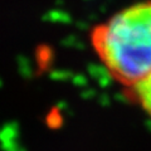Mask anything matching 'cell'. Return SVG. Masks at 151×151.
<instances>
[{"instance_id": "6da1fadb", "label": "cell", "mask_w": 151, "mask_h": 151, "mask_svg": "<svg viewBox=\"0 0 151 151\" xmlns=\"http://www.w3.org/2000/svg\"><path fill=\"white\" fill-rule=\"evenodd\" d=\"M91 43L113 77L126 88L151 74V0L140 1L93 28Z\"/></svg>"}, {"instance_id": "7a4b0ae2", "label": "cell", "mask_w": 151, "mask_h": 151, "mask_svg": "<svg viewBox=\"0 0 151 151\" xmlns=\"http://www.w3.org/2000/svg\"><path fill=\"white\" fill-rule=\"evenodd\" d=\"M126 89L129 92L131 101L137 103L141 110L151 117V74L139 83H136L135 86Z\"/></svg>"}]
</instances>
